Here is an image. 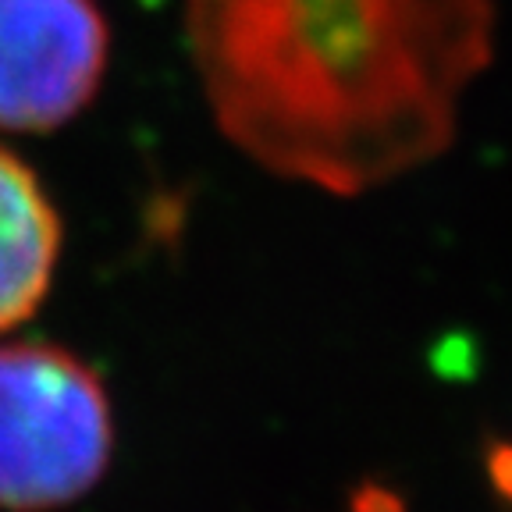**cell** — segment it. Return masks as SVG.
<instances>
[{"label":"cell","mask_w":512,"mask_h":512,"mask_svg":"<svg viewBox=\"0 0 512 512\" xmlns=\"http://www.w3.org/2000/svg\"><path fill=\"white\" fill-rule=\"evenodd\" d=\"M214 121L264 171L360 196L456 139L491 0H185Z\"/></svg>","instance_id":"obj_1"},{"label":"cell","mask_w":512,"mask_h":512,"mask_svg":"<svg viewBox=\"0 0 512 512\" xmlns=\"http://www.w3.org/2000/svg\"><path fill=\"white\" fill-rule=\"evenodd\" d=\"M114 416L104 381L47 342L0 345V509L54 512L104 480Z\"/></svg>","instance_id":"obj_2"},{"label":"cell","mask_w":512,"mask_h":512,"mask_svg":"<svg viewBox=\"0 0 512 512\" xmlns=\"http://www.w3.org/2000/svg\"><path fill=\"white\" fill-rule=\"evenodd\" d=\"M111 61L96 0H0V132H50L93 104Z\"/></svg>","instance_id":"obj_3"},{"label":"cell","mask_w":512,"mask_h":512,"mask_svg":"<svg viewBox=\"0 0 512 512\" xmlns=\"http://www.w3.org/2000/svg\"><path fill=\"white\" fill-rule=\"evenodd\" d=\"M61 256V217L36 171L0 146V335L36 313Z\"/></svg>","instance_id":"obj_4"}]
</instances>
